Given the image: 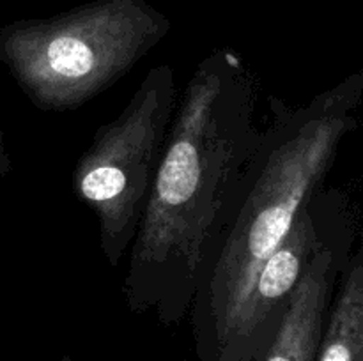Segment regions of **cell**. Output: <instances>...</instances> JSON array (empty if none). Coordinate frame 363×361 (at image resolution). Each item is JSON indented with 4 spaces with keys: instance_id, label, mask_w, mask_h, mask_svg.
Segmentation results:
<instances>
[{
    "instance_id": "cell-1",
    "label": "cell",
    "mask_w": 363,
    "mask_h": 361,
    "mask_svg": "<svg viewBox=\"0 0 363 361\" xmlns=\"http://www.w3.org/2000/svg\"><path fill=\"white\" fill-rule=\"evenodd\" d=\"M255 110L257 85L240 53L215 48L195 66L128 251L121 292L131 314L167 328L188 317L206 237L261 134Z\"/></svg>"
},
{
    "instance_id": "cell-2",
    "label": "cell",
    "mask_w": 363,
    "mask_h": 361,
    "mask_svg": "<svg viewBox=\"0 0 363 361\" xmlns=\"http://www.w3.org/2000/svg\"><path fill=\"white\" fill-rule=\"evenodd\" d=\"M351 80L303 106L269 96V122L230 183L195 273L190 306L195 361H245L248 308L259 271L319 193L353 130Z\"/></svg>"
},
{
    "instance_id": "cell-3",
    "label": "cell",
    "mask_w": 363,
    "mask_h": 361,
    "mask_svg": "<svg viewBox=\"0 0 363 361\" xmlns=\"http://www.w3.org/2000/svg\"><path fill=\"white\" fill-rule=\"evenodd\" d=\"M172 30L147 0H92L0 28V64L41 112H69L126 76Z\"/></svg>"
},
{
    "instance_id": "cell-4",
    "label": "cell",
    "mask_w": 363,
    "mask_h": 361,
    "mask_svg": "<svg viewBox=\"0 0 363 361\" xmlns=\"http://www.w3.org/2000/svg\"><path fill=\"white\" fill-rule=\"evenodd\" d=\"M177 106L169 64L145 73L116 119L101 124L77 159L71 186L98 222V241L110 268L128 257Z\"/></svg>"
},
{
    "instance_id": "cell-5",
    "label": "cell",
    "mask_w": 363,
    "mask_h": 361,
    "mask_svg": "<svg viewBox=\"0 0 363 361\" xmlns=\"http://www.w3.org/2000/svg\"><path fill=\"white\" fill-rule=\"evenodd\" d=\"M319 193L298 212L294 225L279 250L266 260L255 280L245 331V361H262L272 347L289 308L294 289L325 243Z\"/></svg>"
},
{
    "instance_id": "cell-6",
    "label": "cell",
    "mask_w": 363,
    "mask_h": 361,
    "mask_svg": "<svg viewBox=\"0 0 363 361\" xmlns=\"http://www.w3.org/2000/svg\"><path fill=\"white\" fill-rule=\"evenodd\" d=\"M339 265L335 243L326 239L305 268L282 326L262 361H318Z\"/></svg>"
},
{
    "instance_id": "cell-7",
    "label": "cell",
    "mask_w": 363,
    "mask_h": 361,
    "mask_svg": "<svg viewBox=\"0 0 363 361\" xmlns=\"http://www.w3.org/2000/svg\"><path fill=\"white\" fill-rule=\"evenodd\" d=\"M318 361H363V253L347 265L330 304Z\"/></svg>"
},
{
    "instance_id": "cell-8",
    "label": "cell",
    "mask_w": 363,
    "mask_h": 361,
    "mask_svg": "<svg viewBox=\"0 0 363 361\" xmlns=\"http://www.w3.org/2000/svg\"><path fill=\"white\" fill-rule=\"evenodd\" d=\"M11 168H13V163H11V156L7 152L6 133H4L2 126H0V184L6 179L7 173L11 172Z\"/></svg>"
},
{
    "instance_id": "cell-9",
    "label": "cell",
    "mask_w": 363,
    "mask_h": 361,
    "mask_svg": "<svg viewBox=\"0 0 363 361\" xmlns=\"http://www.w3.org/2000/svg\"><path fill=\"white\" fill-rule=\"evenodd\" d=\"M60 361H74V360H73V356H71V354H62Z\"/></svg>"
}]
</instances>
